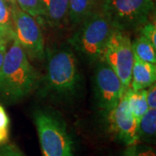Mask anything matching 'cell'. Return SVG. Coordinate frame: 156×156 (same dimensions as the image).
Wrapping results in <instances>:
<instances>
[{
    "label": "cell",
    "instance_id": "17",
    "mask_svg": "<svg viewBox=\"0 0 156 156\" xmlns=\"http://www.w3.org/2000/svg\"><path fill=\"white\" fill-rule=\"evenodd\" d=\"M18 7L37 20L44 16V5L42 0H16Z\"/></svg>",
    "mask_w": 156,
    "mask_h": 156
},
{
    "label": "cell",
    "instance_id": "4",
    "mask_svg": "<svg viewBox=\"0 0 156 156\" xmlns=\"http://www.w3.org/2000/svg\"><path fill=\"white\" fill-rule=\"evenodd\" d=\"M34 122L43 156H74L72 139L60 117L52 112L37 110Z\"/></svg>",
    "mask_w": 156,
    "mask_h": 156
},
{
    "label": "cell",
    "instance_id": "16",
    "mask_svg": "<svg viewBox=\"0 0 156 156\" xmlns=\"http://www.w3.org/2000/svg\"><path fill=\"white\" fill-rule=\"evenodd\" d=\"M0 30L9 42L15 37L11 9L4 0H0Z\"/></svg>",
    "mask_w": 156,
    "mask_h": 156
},
{
    "label": "cell",
    "instance_id": "8",
    "mask_svg": "<svg viewBox=\"0 0 156 156\" xmlns=\"http://www.w3.org/2000/svg\"><path fill=\"white\" fill-rule=\"evenodd\" d=\"M95 87L99 108L107 116L118 104L126 89L115 72L104 62L95 71Z\"/></svg>",
    "mask_w": 156,
    "mask_h": 156
},
{
    "label": "cell",
    "instance_id": "3",
    "mask_svg": "<svg viewBox=\"0 0 156 156\" xmlns=\"http://www.w3.org/2000/svg\"><path fill=\"white\" fill-rule=\"evenodd\" d=\"M46 89L56 95L69 96L74 94L80 82L77 62L70 50L62 49L48 55Z\"/></svg>",
    "mask_w": 156,
    "mask_h": 156
},
{
    "label": "cell",
    "instance_id": "5",
    "mask_svg": "<svg viewBox=\"0 0 156 156\" xmlns=\"http://www.w3.org/2000/svg\"><path fill=\"white\" fill-rule=\"evenodd\" d=\"M95 5L108 16L114 28L123 31L141 27L154 10V0H95Z\"/></svg>",
    "mask_w": 156,
    "mask_h": 156
},
{
    "label": "cell",
    "instance_id": "19",
    "mask_svg": "<svg viewBox=\"0 0 156 156\" xmlns=\"http://www.w3.org/2000/svg\"><path fill=\"white\" fill-rule=\"evenodd\" d=\"M140 35L145 37L156 49V26L154 23L147 22L140 27Z\"/></svg>",
    "mask_w": 156,
    "mask_h": 156
},
{
    "label": "cell",
    "instance_id": "21",
    "mask_svg": "<svg viewBox=\"0 0 156 156\" xmlns=\"http://www.w3.org/2000/svg\"><path fill=\"white\" fill-rule=\"evenodd\" d=\"M0 156H24L15 145L7 144L0 147Z\"/></svg>",
    "mask_w": 156,
    "mask_h": 156
},
{
    "label": "cell",
    "instance_id": "6",
    "mask_svg": "<svg viewBox=\"0 0 156 156\" xmlns=\"http://www.w3.org/2000/svg\"><path fill=\"white\" fill-rule=\"evenodd\" d=\"M134 55L127 31L115 29L107 43L101 62L115 72L125 89L130 88Z\"/></svg>",
    "mask_w": 156,
    "mask_h": 156
},
{
    "label": "cell",
    "instance_id": "2",
    "mask_svg": "<svg viewBox=\"0 0 156 156\" xmlns=\"http://www.w3.org/2000/svg\"><path fill=\"white\" fill-rule=\"evenodd\" d=\"M115 28L106 14L95 5L80 23L69 43L90 62L101 60L107 43Z\"/></svg>",
    "mask_w": 156,
    "mask_h": 156
},
{
    "label": "cell",
    "instance_id": "22",
    "mask_svg": "<svg viewBox=\"0 0 156 156\" xmlns=\"http://www.w3.org/2000/svg\"><path fill=\"white\" fill-rule=\"evenodd\" d=\"M146 89V100L149 108H156V87L155 84L151 85Z\"/></svg>",
    "mask_w": 156,
    "mask_h": 156
},
{
    "label": "cell",
    "instance_id": "9",
    "mask_svg": "<svg viewBox=\"0 0 156 156\" xmlns=\"http://www.w3.org/2000/svg\"><path fill=\"white\" fill-rule=\"evenodd\" d=\"M109 128L120 140L128 146L138 143V122L128 108L125 92L118 104L107 115Z\"/></svg>",
    "mask_w": 156,
    "mask_h": 156
},
{
    "label": "cell",
    "instance_id": "14",
    "mask_svg": "<svg viewBox=\"0 0 156 156\" xmlns=\"http://www.w3.org/2000/svg\"><path fill=\"white\" fill-rule=\"evenodd\" d=\"M156 132V108H149L140 119L137 125L138 139L149 140Z\"/></svg>",
    "mask_w": 156,
    "mask_h": 156
},
{
    "label": "cell",
    "instance_id": "11",
    "mask_svg": "<svg viewBox=\"0 0 156 156\" xmlns=\"http://www.w3.org/2000/svg\"><path fill=\"white\" fill-rule=\"evenodd\" d=\"M44 18L51 27H59L69 20V0H42Z\"/></svg>",
    "mask_w": 156,
    "mask_h": 156
},
{
    "label": "cell",
    "instance_id": "10",
    "mask_svg": "<svg viewBox=\"0 0 156 156\" xmlns=\"http://www.w3.org/2000/svg\"><path fill=\"white\" fill-rule=\"evenodd\" d=\"M156 67L154 63L144 62L134 56L132 69L131 89L137 91L147 89L155 83Z\"/></svg>",
    "mask_w": 156,
    "mask_h": 156
},
{
    "label": "cell",
    "instance_id": "13",
    "mask_svg": "<svg viewBox=\"0 0 156 156\" xmlns=\"http://www.w3.org/2000/svg\"><path fill=\"white\" fill-rule=\"evenodd\" d=\"M95 0H69V20L80 24L94 9Z\"/></svg>",
    "mask_w": 156,
    "mask_h": 156
},
{
    "label": "cell",
    "instance_id": "7",
    "mask_svg": "<svg viewBox=\"0 0 156 156\" xmlns=\"http://www.w3.org/2000/svg\"><path fill=\"white\" fill-rule=\"evenodd\" d=\"M13 23L14 38L17 40L26 55L31 58L43 59L44 57V39L39 21L17 5L10 7Z\"/></svg>",
    "mask_w": 156,
    "mask_h": 156
},
{
    "label": "cell",
    "instance_id": "18",
    "mask_svg": "<svg viewBox=\"0 0 156 156\" xmlns=\"http://www.w3.org/2000/svg\"><path fill=\"white\" fill-rule=\"evenodd\" d=\"M9 116L5 108L0 105V144H5L9 136Z\"/></svg>",
    "mask_w": 156,
    "mask_h": 156
},
{
    "label": "cell",
    "instance_id": "15",
    "mask_svg": "<svg viewBox=\"0 0 156 156\" xmlns=\"http://www.w3.org/2000/svg\"><path fill=\"white\" fill-rule=\"evenodd\" d=\"M132 49L134 56L142 61L155 64L156 49L142 35H140V37L134 40L132 44Z\"/></svg>",
    "mask_w": 156,
    "mask_h": 156
},
{
    "label": "cell",
    "instance_id": "24",
    "mask_svg": "<svg viewBox=\"0 0 156 156\" xmlns=\"http://www.w3.org/2000/svg\"><path fill=\"white\" fill-rule=\"evenodd\" d=\"M4 2L5 3L6 5H8L12 6L14 5H17V2H16V0H4Z\"/></svg>",
    "mask_w": 156,
    "mask_h": 156
},
{
    "label": "cell",
    "instance_id": "1",
    "mask_svg": "<svg viewBox=\"0 0 156 156\" xmlns=\"http://www.w3.org/2000/svg\"><path fill=\"white\" fill-rule=\"evenodd\" d=\"M11 42L0 68V97L15 101L29 95L37 86L39 76L17 39Z\"/></svg>",
    "mask_w": 156,
    "mask_h": 156
},
{
    "label": "cell",
    "instance_id": "12",
    "mask_svg": "<svg viewBox=\"0 0 156 156\" xmlns=\"http://www.w3.org/2000/svg\"><path fill=\"white\" fill-rule=\"evenodd\" d=\"M125 95L128 100V108L138 122L149 109L146 100V89L134 91L129 88L125 90Z\"/></svg>",
    "mask_w": 156,
    "mask_h": 156
},
{
    "label": "cell",
    "instance_id": "20",
    "mask_svg": "<svg viewBox=\"0 0 156 156\" xmlns=\"http://www.w3.org/2000/svg\"><path fill=\"white\" fill-rule=\"evenodd\" d=\"M125 156H155V153L148 147H139L136 144L128 147Z\"/></svg>",
    "mask_w": 156,
    "mask_h": 156
},
{
    "label": "cell",
    "instance_id": "23",
    "mask_svg": "<svg viewBox=\"0 0 156 156\" xmlns=\"http://www.w3.org/2000/svg\"><path fill=\"white\" fill-rule=\"evenodd\" d=\"M7 44H0V68L3 64V62H4V59H5V56L6 50H7Z\"/></svg>",
    "mask_w": 156,
    "mask_h": 156
}]
</instances>
